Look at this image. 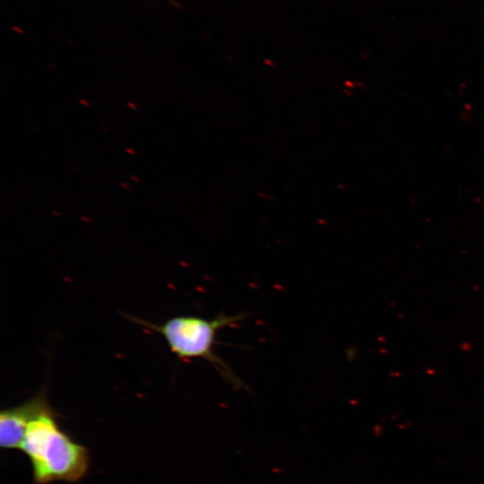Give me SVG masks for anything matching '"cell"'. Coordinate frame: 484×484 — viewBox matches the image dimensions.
Returning <instances> with one entry per match:
<instances>
[{
    "instance_id": "obj_2",
    "label": "cell",
    "mask_w": 484,
    "mask_h": 484,
    "mask_svg": "<svg viewBox=\"0 0 484 484\" xmlns=\"http://www.w3.org/2000/svg\"><path fill=\"white\" fill-rule=\"evenodd\" d=\"M246 316V314L227 315L224 313L211 319L196 315H177L169 318L160 324L132 315H127V318L160 334L170 351L178 359H205L229 385L235 388H240L245 387V384L226 361L214 352V345L218 332L221 328L235 325Z\"/></svg>"
},
{
    "instance_id": "obj_8",
    "label": "cell",
    "mask_w": 484,
    "mask_h": 484,
    "mask_svg": "<svg viewBox=\"0 0 484 484\" xmlns=\"http://www.w3.org/2000/svg\"><path fill=\"white\" fill-rule=\"evenodd\" d=\"M132 178H133L134 180L137 181V182L139 181L138 178H136V177H133V176H132Z\"/></svg>"
},
{
    "instance_id": "obj_7",
    "label": "cell",
    "mask_w": 484,
    "mask_h": 484,
    "mask_svg": "<svg viewBox=\"0 0 484 484\" xmlns=\"http://www.w3.org/2000/svg\"><path fill=\"white\" fill-rule=\"evenodd\" d=\"M128 105L134 108H135L136 107L134 105H133V103H128Z\"/></svg>"
},
{
    "instance_id": "obj_4",
    "label": "cell",
    "mask_w": 484,
    "mask_h": 484,
    "mask_svg": "<svg viewBox=\"0 0 484 484\" xmlns=\"http://www.w3.org/2000/svg\"><path fill=\"white\" fill-rule=\"evenodd\" d=\"M126 151L132 155L134 154V151H132L131 149H126Z\"/></svg>"
},
{
    "instance_id": "obj_1",
    "label": "cell",
    "mask_w": 484,
    "mask_h": 484,
    "mask_svg": "<svg viewBox=\"0 0 484 484\" xmlns=\"http://www.w3.org/2000/svg\"><path fill=\"white\" fill-rule=\"evenodd\" d=\"M19 449L30 462L35 484L77 482L89 471L88 449L61 428L48 402L29 423Z\"/></svg>"
},
{
    "instance_id": "obj_3",
    "label": "cell",
    "mask_w": 484,
    "mask_h": 484,
    "mask_svg": "<svg viewBox=\"0 0 484 484\" xmlns=\"http://www.w3.org/2000/svg\"><path fill=\"white\" fill-rule=\"evenodd\" d=\"M43 389L39 393L14 407L0 412V445L4 449H19L32 418L48 402Z\"/></svg>"
},
{
    "instance_id": "obj_5",
    "label": "cell",
    "mask_w": 484,
    "mask_h": 484,
    "mask_svg": "<svg viewBox=\"0 0 484 484\" xmlns=\"http://www.w3.org/2000/svg\"><path fill=\"white\" fill-rule=\"evenodd\" d=\"M80 102L82 103L83 105L88 106V102H87V101H84V100L81 99Z\"/></svg>"
},
{
    "instance_id": "obj_6",
    "label": "cell",
    "mask_w": 484,
    "mask_h": 484,
    "mask_svg": "<svg viewBox=\"0 0 484 484\" xmlns=\"http://www.w3.org/2000/svg\"><path fill=\"white\" fill-rule=\"evenodd\" d=\"M122 186H125V187H126V188H129V186L126 185V184H125V183H122Z\"/></svg>"
}]
</instances>
